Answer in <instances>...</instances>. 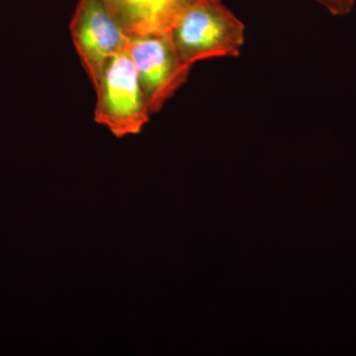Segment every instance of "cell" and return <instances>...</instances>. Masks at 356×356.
Here are the masks:
<instances>
[{
  "label": "cell",
  "instance_id": "1",
  "mask_svg": "<svg viewBox=\"0 0 356 356\" xmlns=\"http://www.w3.org/2000/svg\"><path fill=\"white\" fill-rule=\"evenodd\" d=\"M187 65L221 57H238L245 43V25L221 0H197L170 30Z\"/></svg>",
  "mask_w": 356,
  "mask_h": 356
},
{
  "label": "cell",
  "instance_id": "2",
  "mask_svg": "<svg viewBox=\"0 0 356 356\" xmlns=\"http://www.w3.org/2000/svg\"><path fill=\"white\" fill-rule=\"evenodd\" d=\"M95 121L118 139L139 135L151 118L137 70L126 51L107 63L95 88Z\"/></svg>",
  "mask_w": 356,
  "mask_h": 356
},
{
  "label": "cell",
  "instance_id": "3",
  "mask_svg": "<svg viewBox=\"0 0 356 356\" xmlns=\"http://www.w3.org/2000/svg\"><path fill=\"white\" fill-rule=\"evenodd\" d=\"M125 51L137 70L149 111L159 113L187 81L191 65L180 57L170 32L129 37Z\"/></svg>",
  "mask_w": 356,
  "mask_h": 356
},
{
  "label": "cell",
  "instance_id": "4",
  "mask_svg": "<svg viewBox=\"0 0 356 356\" xmlns=\"http://www.w3.org/2000/svg\"><path fill=\"white\" fill-rule=\"evenodd\" d=\"M70 31L81 65L95 88L107 63L125 50L129 36L103 0H79Z\"/></svg>",
  "mask_w": 356,
  "mask_h": 356
},
{
  "label": "cell",
  "instance_id": "5",
  "mask_svg": "<svg viewBox=\"0 0 356 356\" xmlns=\"http://www.w3.org/2000/svg\"><path fill=\"white\" fill-rule=\"evenodd\" d=\"M129 37L170 32L182 13L197 0H103Z\"/></svg>",
  "mask_w": 356,
  "mask_h": 356
},
{
  "label": "cell",
  "instance_id": "6",
  "mask_svg": "<svg viewBox=\"0 0 356 356\" xmlns=\"http://www.w3.org/2000/svg\"><path fill=\"white\" fill-rule=\"evenodd\" d=\"M324 6L334 16L348 15L353 10L356 0H312Z\"/></svg>",
  "mask_w": 356,
  "mask_h": 356
}]
</instances>
